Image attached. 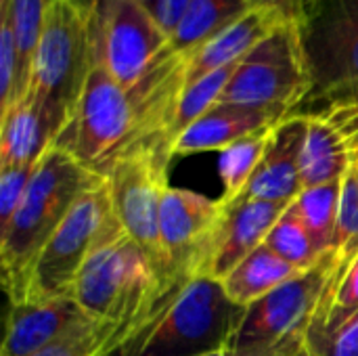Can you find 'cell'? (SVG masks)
<instances>
[{
  "mask_svg": "<svg viewBox=\"0 0 358 356\" xmlns=\"http://www.w3.org/2000/svg\"><path fill=\"white\" fill-rule=\"evenodd\" d=\"M99 178L67 151L50 145L36 162L27 191L8 222L0 231V271L8 302H21L27 294L31 269L63 222L73 201Z\"/></svg>",
  "mask_w": 358,
  "mask_h": 356,
  "instance_id": "1",
  "label": "cell"
},
{
  "mask_svg": "<svg viewBox=\"0 0 358 356\" xmlns=\"http://www.w3.org/2000/svg\"><path fill=\"white\" fill-rule=\"evenodd\" d=\"M245 308L220 281L197 277L176 283L130 334L120 356H210L229 353Z\"/></svg>",
  "mask_w": 358,
  "mask_h": 356,
  "instance_id": "2",
  "label": "cell"
},
{
  "mask_svg": "<svg viewBox=\"0 0 358 356\" xmlns=\"http://www.w3.org/2000/svg\"><path fill=\"white\" fill-rule=\"evenodd\" d=\"M168 292L147 254L122 233L88 258L73 300L86 317L117 327L128 340Z\"/></svg>",
  "mask_w": 358,
  "mask_h": 356,
  "instance_id": "3",
  "label": "cell"
},
{
  "mask_svg": "<svg viewBox=\"0 0 358 356\" xmlns=\"http://www.w3.org/2000/svg\"><path fill=\"white\" fill-rule=\"evenodd\" d=\"M92 57V10L69 0H52L25 94L38 107L52 143L84 88Z\"/></svg>",
  "mask_w": 358,
  "mask_h": 356,
  "instance_id": "4",
  "label": "cell"
},
{
  "mask_svg": "<svg viewBox=\"0 0 358 356\" xmlns=\"http://www.w3.org/2000/svg\"><path fill=\"white\" fill-rule=\"evenodd\" d=\"M174 143L168 134H153L134 143L120 155L107 174L115 218L126 233L153 262L157 275L172 287L159 239L162 201L170 187L168 168L174 157Z\"/></svg>",
  "mask_w": 358,
  "mask_h": 356,
  "instance_id": "5",
  "label": "cell"
},
{
  "mask_svg": "<svg viewBox=\"0 0 358 356\" xmlns=\"http://www.w3.org/2000/svg\"><path fill=\"white\" fill-rule=\"evenodd\" d=\"M334 269V254H327L317 266L298 273L245 308L229 355L296 356L302 353Z\"/></svg>",
  "mask_w": 358,
  "mask_h": 356,
  "instance_id": "6",
  "label": "cell"
},
{
  "mask_svg": "<svg viewBox=\"0 0 358 356\" xmlns=\"http://www.w3.org/2000/svg\"><path fill=\"white\" fill-rule=\"evenodd\" d=\"M107 178L94 180L71 206L40 252L23 300H52L73 296L76 281L88 258L122 235Z\"/></svg>",
  "mask_w": 358,
  "mask_h": 356,
  "instance_id": "7",
  "label": "cell"
},
{
  "mask_svg": "<svg viewBox=\"0 0 358 356\" xmlns=\"http://www.w3.org/2000/svg\"><path fill=\"white\" fill-rule=\"evenodd\" d=\"M310 88L300 27L285 21L237 63L218 103L268 109L287 118L300 113Z\"/></svg>",
  "mask_w": 358,
  "mask_h": 356,
  "instance_id": "8",
  "label": "cell"
},
{
  "mask_svg": "<svg viewBox=\"0 0 358 356\" xmlns=\"http://www.w3.org/2000/svg\"><path fill=\"white\" fill-rule=\"evenodd\" d=\"M298 27L313 84L306 111L358 99V0H315Z\"/></svg>",
  "mask_w": 358,
  "mask_h": 356,
  "instance_id": "9",
  "label": "cell"
},
{
  "mask_svg": "<svg viewBox=\"0 0 358 356\" xmlns=\"http://www.w3.org/2000/svg\"><path fill=\"white\" fill-rule=\"evenodd\" d=\"M170 48L159 21L134 0H99L92 10V50L126 88H134Z\"/></svg>",
  "mask_w": 358,
  "mask_h": 356,
  "instance_id": "10",
  "label": "cell"
},
{
  "mask_svg": "<svg viewBox=\"0 0 358 356\" xmlns=\"http://www.w3.org/2000/svg\"><path fill=\"white\" fill-rule=\"evenodd\" d=\"M222 199L168 187L159 214V239L172 285L201 277L203 258L222 216Z\"/></svg>",
  "mask_w": 358,
  "mask_h": 356,
  "instance_id": "11",
  "label": "cell"
},
{
  "mask_svg": "<svg viewBox=\"0 0 358 356\" xmlns=\"http://www.w3.org/2000/svg\"><path fill=\"white\" fill-rule=\"evenodd\" d=\"M222 216L201 266V277L216 281H222L241 260L266 241L271 229L287 208L248 195H239L233 201L222 199Z\"/></svg>",
  "mask_w": 358,
  "mask_h": 356,
  "instance_id": "12",
  "label": "cell"
},
{
  "mask_svg": "<svg viewBox=\"0 0 358 356\" xmlns=\"http://www.w3.org/2000/svg\"><path fill=\"white\" fill-rule=\"evenodd\" d=\"M306 136L304 113H292L281 120L271 136L268 149L256 174L241 195L289 206L302 191L300 157Z\"/></svg>",
  "mask_w": 358,
  "mask_h": 356,
  "instance_id": "13",
  "label": "cell"
},
{
  "mask_svg": "<svg viewBox=\"0 0 358 356\" xmlns=\"http://www.w3.org/2000/svg\"><path fill=\"white\" fill-rule=\"evenodd\" d=\"M86 319L73 296L10 302L0 356H34Z\"/></svg>",
  "mask_w": 358,
  "mask_h": 356,
  "instance_id": "14",
  "label": "cell"
},
{
  "mask_svg": "<svg viewBox=\"0 0 358 356\" xmlns=\"http://www.w3.org/2000/svg\"><path fill=\"white\" fill-rule=\"evenodd\" d=\"M285 115L248 105L216 103L174 141V155H195L206 151H224L239 138L271 128Z\"/></svg>",
  "mask_w": 358,
  "mask_h": 356,
  "instance_id": "15",
  "label": "cell"
},
{
  "mask_svg": "<svg viewBox=\"0 0 358 356\" xmlns=\"http://www.w3.org/2000/svg\"><path fill=\"white\" fill-rule=\"evenodd\" d=\"M285 23L281 15L268 8H248L233 23L203 42L187 63V84L201 80L203 76L239 63L260 40H264L275 27Z\"/></svg>",
  "mask_w": 358,
  "mask_h": 356,
  "instance_id": "16",
  "label": "cell"
},
{
  "mask_svg": "<svg viewBox=\"0 0 358 356\" xmlns=\"http://www.w3.org/2000/svg\"><path fill=\"white\" fill-rule=\"evenodd\" d=\"M0 115V170L34 166L52 145V138L31 97H23Z\"/></svg>",
  "mask_w": 358,
  "mask_h": 356,
  "instance_id": "17",
  "label": "cell"
},
{
  "mask_svg": "<svg viewBox=\"0 0 358 356\" xmlns=\"http://www.w3.org/2000/svg\"><path fill=\"white\" fill-rule=\"evenodd\" d=\"M296 275L298 271L292 264H287L266 243H262L245 260H241L220 283L235 304L250 308Z\"/></svg>",
  "mask_w": 358,
  "mask_h": 356,
  "instance_id": "18",
  "label": "cell"
},
{
  "mask_svg": "<svg viewBox=\"0 0 358 356\" xmlns=\"http://www.w3.org/2000/svg\"><path fill=\"white\" fill-rule=\"evenodd\" d=\"M50 4L52 0H0V17L10 25L17 44V59H19L13 105L19 103L29 90L34 57L40 44L46 10Z\"/></svg>",
  "mask_w": 358,
  "mask_h": 356,
  "instance_id": "19",
  "label": "cell"
},
{
  "mask_svg": "<svg viewBox=\"0 0 358 356\" xmlns=\"http://www.w3.org/2000/svg\"><path fill=\"white\" fill-rule=\"evenodd\" d=\"M248 0H191L180 23L170 36V50L193 55L222 27L248 10Z\"/></svg>",
  "mask_w": 358,
  "mask_h": 356,
  "instance_id": "20",
  "label": "cell"
},
{
  "mask_svg": "<svg viewBox=\"0 0 358 356\" xmlns=\"http://www.w3.org/2000/svg\"><path fill=\"white\" fill-rule=\"evenodd\" d=\"M275 126L248 134L239 138L237 143H233L231 147H227L224 151H220L218 172H220V180L224 189L222 193L224 201H233L245 191L248 183L252 180V176L256 174L258 166L264 159Z\"/></svg>",
  "mask_w": 358,
  "mask_h": 356,
  "instance_id": "21",
  "label": "cell"
},
{
  "mask_svg": "<svg viewBox=\"0 0 358 356\" xmlns=\"http://www.w3.org/2000/svg\"><path fill=\"white\" fill-rule=\"evenodd\" d=\"M340 191H342V178L302 189L300 195L289 204L313 233L321 252L325 254H329L334 248V233L340 212Z\"/></svg>",
  "mask_w": 358,
  "mask_h": 356,
  "instance_id": "22",
  "label": "cell"
},
{
  "mask_svg": "<svg viewBox=\"0 0 358 356\" xmlns=\"http://www.w3.org/2000/svg\"><path fill=\"white\" fill-rule=\"evenodd\" d=\"M264 243L279 258H283L287 264H292L298 273H304V271L317 266L327 256L325 252H321L313 233L308 231V227L302 222V218L296 214V210L292 206L285 208V212L275 222V227L271 229Z\"/></svg>",
  "mask_w": 358,
  "mask_h": 356,
  "instance_id": "23",
  "label": "cell"
},
{
  "mask_svg": "<svg viewBox=\"0 0 358 356\" xmlns=\"http://www.w3.org/2000/svg\"><path fill=\"white\" fill-rule=\"evenodd\" d=\"M124 342V332L86 317L34 356H111Z\"/></svg>",
  "mask_w": 358,
  "mask_h": 356,
  "instance_id": "24",
  "label": "cell"
},
{
  "mask_svg": "<svg viewBox=\"0 0 358 356\" xmlns=\"http://www.w3.org/2000/svg\"><path fill=\"white\" fill-rule=\"evenodd\" d=\"M358 313V254L344 269H334L310 334H327Z\"/></svg>",
  "mask_w": 358,
  "mask_h": 356,
  "instance_id": "25",
  "label": "cell"
},
{
  "mask_svg": "<svg viewBox=\"0 0 358 356\" xmlns=\"http://www.w3.org/2000/svg\"><path fill=\"white\" fill-rule=\"evenodd\" d=\"M237 63L227 65L222 69H216L208 76H203L197 82H191L185 86L178 105H176V113H174V124H172V136L174 141L178 138V134L189 128L197 118H201L212 105L218 103L222 90L227 88L231 76L235 73Z\"/></svg>",
  "mask_w": 358,
  "mask_h": 356,
  "instance_id": "26",
  "label": "cell"
},
{
  "mask_svg": "<svg viewBox=\"0 0 358 356\" xmlns=\"http://www.w3.org/2000/svg\"><path fill=\"white\" fill-rule=\"evenodd\" d=\"M334 262L336 269H344L358 254V159L348 166L342 176L340 212L334 233Z\"/></svg>",
  "mask_w": 358,
  "mask_h": 356,
  "instance_id": "27",
  "label": "cell"
},
{
  "mask_svg": "<svg viewBox=\"0 0 358 356\" xmlns=\"http://www.w3.org/2000/svg\"><path fill=\"white\" fill-rule=\"evenodd\" d=\"M310 356H358V313L327 334L306 338Z\"/></svg>",
  "mask_w": 358,
  "mask_h": 356,
  "instance_id": "28",
  "label": "cell"
},
{
  "mask_svg": "<svg viewBox=\"0 0 358 356\" xmlns=\"http://www.w3.org/2000/svg\"><path fill=\"white\" fill-rule=\"evenodd\" d=\"M34 168H36V164L0 170V231L6 229L8 222L13 220L23 195L27 191Z\"/></svg>",
  "mask_w": 358,
  "mask_h": 356,
  "instance_id": "29",
  "label": "cell"
},
{
  "mask_svg": "<svg viewBox=\"0 0 358 356\" xmlns=\"http://www.w3.org/2000/svg\"><path fill=\"white\" fill-rule=\"evenodd\" d=\"M17 44L10 25L0 17V113L10 109L17 86Z\"/></svg>",
  "mask_w": 358,
  "mask_h": 356,
  "instance_id": "30",
  "label": "cell"
},
{
  "mask_svg": "<svg viewBox=\"0 0 358 356\" xmlns=\"http://www.w3.org/2000/svg\"><path fill=\"white\" fill-rule=\"evenodd\" d=\"M315 0H248L250 8H268L281 15L285 21L300 23Z\"/></svg>",
  "mask_w": 358,
  "mask_h": 356,
  "instance_id": "31",
  "label": "cell"
},
{
  "mask_svg": "<svg viewBox=\"0 0 358 356\" xmlns=\"http://www.w3.org/2000/svg\"><path fill=\"white\" fill-rule=\"evenodd\" d=\"M191 0H159L157 6V15L155 19L159 21V25L168 31V36H172V31L176 29V25L180 23L187 6Z\"/></svg>",
  "mask_w": 358,
  "mask_h": 356,
  "instance_id": "32",
  "label": "cell"
},
{
  "mask_svg": "<svg viewBox=\"0 0 358 356\" xmlns=\"http://www.w3.org/2000/svg\"><path fill=\"white\" fill-rule=\"evenodd\" d=\"M134 2H138L141 6H145L153 17L157 15V6H159V0H134Z\"/></svg>",
  "mask_w": 358,
  "mask_h": 356,
  "instance_id": "33",
  "label": "cell"
},
{
  "mask_svg": "<svg viewBox=\"0 0 358 356\" xmlns=\"http://www.w3.org/2000/svg\"><path fill=\"white\" fill-rule=\"evenodd\" d=\"M69 2H73L76 6H80V8H84V10H94V6L99 4V0H69Z\"/></svg>",
  "mask_w": 358,
  "mask_h": 356,
  "instance_id": "34",
  "label": "cell"
},
{
  "mask_svg": "<svg viewBox=\"0 0 358 356\" xmlns=\"http://www.w3.org/2000/svg\"><path fill=\"white\" fill-rule=\"evenodd\" d=\"M296 356H310V353H308V348H304L302 353H298V355H296Z\"/></svg>",
  "mask_w": 358,
  "mask_h": 356,
  "instance_id": "35",
  "label": "cell"
},
{
  "mask_svg": "<svg viewBox=\"0 0 358 356\" xmlns=\"http://www.w3.org/2000/svg\"><path fill=\"white\" fill-rule=\"evenodd\" d=\"M210 356H231L229 353H218V355H210Z\"/></svg>",
  "mask_w": 358,
  "mask_h": 356,
  "instance_id": "36",
  "label": "cell"
}]
</instances>
